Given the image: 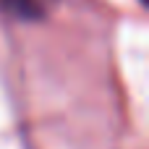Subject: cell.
Wrapping results in <instances>:
<instances>
[{
    "instance_id": "6da1fadb",
    "label": "cell",
    "mask_w": 149,
    "mask_h": 149,
    "mask_svg": "<svg viewBox=\"0 0 149 149\" xmlns=\"http://www.w3.org/2000/svg\"><path fill=\"white\" fill-rule=\"evenodd\" d=\"M58 0H0V8L16 21H42Z\"/></svg>"
}]
</instances>
